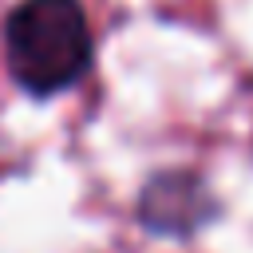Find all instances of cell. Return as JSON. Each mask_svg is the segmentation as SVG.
<instances>
[{"label":"cell","instance_id":"obj_1","mask_svg":"<svg viewBox=\"0 0 253 253\" xmlns=\"http://www.w3.org/2000/svg\"><path fill=\"white\" fill-rule=\"evenodd\" d=\"M4 63L32 95H55L91 67V24L79 0H20L4 24Z\"/></svg>","mask_w":253,"mask_h":253},{"label":"cell","instance_id":"obj_2","mask_svg":"<svg viewBox=\"0 0 253 253\" xmlns=\"http://www.w3.org/2000/svg\"><path fill=\"white\" fill-rule=\"evenodd\" d=\"M138 217L158 233H190L210 217V194L190 174H158L138 198Z\"/></svg>","mask_w":253,"mask_h":253}]
</instances>
